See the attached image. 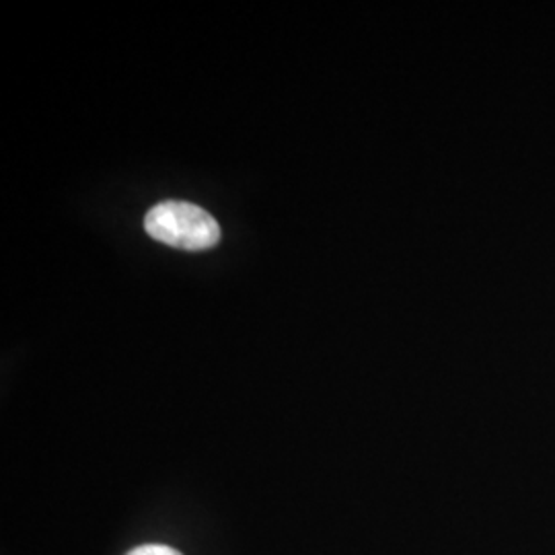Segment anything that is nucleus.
<instances>
[{
	"instance_id": "f257e3e1",
	"label": "nucleus",
	"mask_w": 555,
	"mask_h": 555,
	"mask_svg": "<svg viewBox=\"0 0 555 555\" xmlns=\"http://www.w3.org/2000/svg\"><path fill=\"white\" fill-rule=\"evenodd\" d=\"M151 237L183 251H206L220 241L217 219L190 202L167 199L153 206L144 219Z\"/></svg>"
},
{
	"instance_id": "f03ea898",
	"label": "nucleus",
	"mask_w": 555,
	"mask_h": 555,
	"mask_svg": "<svg viewBox=\"0 0 555 555\" xmlns=\"http://www.w3.org/2000/svg\"><path fill=\"white\" fill-rule=\"evenodd\" d=\"M128 555H181L178 550H173V547H167V545H155V543H151V545H140L137 550H132Z\"/></svg>"
}]
</instances>
